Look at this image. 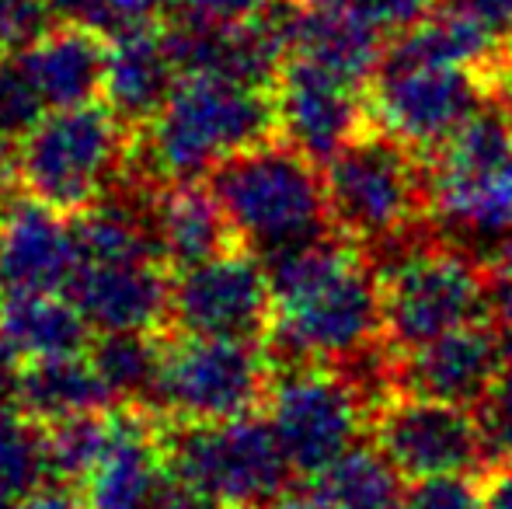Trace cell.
Here are the masks:
<instances>
[{
	"label": "cell",
	"instance_id": "6da1fadb",
	"mask_svg": "<svg viewBox=\"0 0 512 509\" xmlns=\"http://www.w3.org/2000/svg\"><path fill=\"white\" fill-rule=\"evenodd\" d=\"M276 290V325L265 349L276 370L328 363L359 377L373 394L391 391L377 262L342 234L265 258Z\"/></svg>",
	"mask_w": 512,
	"mask_h": 509
},
{
	"label": "cell",
	"instance_id": "7a4b0ae2",
	"mask_svg": "<svg viewBox=\"0 0 512 509\" xmlns=\"http://www.w3.org/2000/svg\"><path fill=\"white\" fill-rule=\"evenodd\" d=\"M272 136H279L272 88L189 74L161 116L133 133L129 161L157 182H185Z\"/></svg>",
	"mask_w": 512,
	"mask_h": 509
},
{
	"label": "cell",
	"instance_id": "3957f363",
	"mask_svg": "<svg viewBox=\"0 0 512 509\" xmlns=\"http://www.w3.org/2000/svg\"><path fill=\"white\" fill-rule=\"evenodd\" d=\"M425 157L432 231L492 262L512 241V116L492 102Z\"/></svg>",
	"mask_w": 512,
	"mask_h": 509
},
{
	"label": "cell",
	"instance_id": "277c9868",
	"mask_svg": "<svg viewBox=\"0 0 512 509\" xmlns=\"http://www.w3.org/2000/svg\"><path fill=\"white\" fill-rule=\"evenodd\" d=\"M241 245L262 258L331 234L324 164L283 136L227 157L206 175Z\"/></svg>",
	"mask_w": 512,
	"mask_h": 509
},
{
	"label": "cell",
	"instance_id": "5b68a950",
	"mask_svg": "<svg viewBox=\"0 0 512 509\" xmlns=\"http://www.w3.org/2000/svg\"><path fill=\"white\" fill-rule=\"evenodd\" d=\"M324 189L335 234L370 258L429 231V182L418 150L370 123L324 161Z\"/></svg>",
	"mask_w": 512,
	"mask_h": 509
},
{
	"label": "cell",
	"instance_id": "8992f818",
	"mask_svg": "<svg viewBox=\"0 0 512 509\" xmlns=\"http://www.w3.org/2000/svg\"><path fill=\"white\" fill-rule=\"evenodd\" d=\"M373 262L380 272L387 346L394 353L492 314L488 262L450 245L432 227Z\"/></svg>",
	"mask_w": 512,
	"mask_h": 509
},
{
	"label": "cell",
	"instance_id": "52a82bcc",
	"mask_svg": "<svg viewBox=\"0 0 512 509\" xmlns=\"http://www.w3.org/2000/svg\"><path fill=\"white\" fill-rule=\"evenodd\" d=\"M133 133L105 102L49 109L18 140L21 196L77 217L126 171Z\"/></svg>",
	"mask_w": 512,
	"mask_h": 509
},
{
	"label": "cell",
	"instance_id": "ba28073f",
	"mask_svg": "<svg viewBox=\"0 0 512 509\" xmlns=\"http://www.w3.org/2000/svg\"><path fill=\"white\" fill-rule=\"evenodd\" d=\"M164 464L171 478L185 482L220 509H272L297 475L269 419L258 415L227 422H168Z\"/></svg>",
	"mask_w": 512,
	"mask_h": 509
},
{
	"label": "cell",
	"instance_id": "9c48e42d",
	"mask_svg": "<svg viewBox=\"0 0 512 509\" xmlns=\"http://www.w3.org/2000/svg\"><path fill=\"white\" fill-rule=\"evenodd\" d=\"M276 363L265 342L168 332L157 412L168 422H227L269 405Z\"/></svg>",
	"mask_w": 512,
	"mask_h": 509
},
{
	"label": "cell",
	"instance_id": "30bf717a",
	"mask_svg": "<svg viewBox=\"0 0 512 509\" xmlns=\"http://www.w3.org/2000/svg\"><path fill=\"white\" fill-rule=\"evenodd\" d=\"M366 95L373 123L405 140L418 154H432L495 102V84L471 67L422 60L387 46L377 74L366 84Z\"/></svg>",
	"mask_w": 512,
	"mask_h": 509
},
{
	"label": "cell",
	"instance_id": "8fae6325",
	"mask_svg": "<svg viewBox=\"0 0 512 509\" xmlns=\"http://www.w3.org/2000/svg\"><path fill=\"white\" fill-rule=\"evenodd\" d=\"M377 398L359 377L328 363L276 370L265 419L297 475H314L370 433Z\"/></svg>",
	"mask_w": 512,
	"mask_h": 509
},
{
	"label": "cell",
	"instance_id": "7c38bea8",
	"mask_svg": "<svg viewBox=\"0 0 512 509\" xmlns=\"http://www.w3.org/2000/svg\"><path fill=\"white\" fill-rule=\"evenodd\" d=\"M373 447L411 482L436 475H485L492 468L478 408L391 391L373 405Z\"/></svg>",
	"mask_w": 512,
	"mask_h": 509
},
{
	"label": "cell",
	"instance_id": "4fadbf2b",
	"mask_svg": "<svg viewBox=\"0 0 512 509\" xmlns=\"http://www.w3.org/2000/svg\"><path fill=\"white\" fill-rule=\"evenodd\" d=\"M276 325V290L269 265L248 245L175 272L168 332L203 339L265 342Z\"/></svg>",
	"mask_w": 512,
	"mask_h": 509
},
{
	"label": "cell",
	"instance_id": "5bb4252c",
	"mask_svg": "<svg viewBox=\"0 0 512 509\" xmlns=\"http://www.w3.org/2000/svg\"><path fill=\"white\" fill-rule=\"evenodd\" d=\"M512 335L488 318L391 356V391L481 408L509 363Z\"/></svg>",
	"mask_w": 512,
	"mask_h": 509
},
{
	"label": "cell",
	"instance_id": "9a60e30c",
	"mask_svg": "<svg viewBox=\"0 0 512 509\" xmlns=\"http://www.w3.org/2000/svg\"><path fill=\"white\" fill-rule=\"evenodd\" d=\"M272 95L279 136L321 164L373 123L370 95L363 84L304 56H290L283 63Z\"/></svg>",
	"mask_w": 512,
	"mask_h": 509
},
{
	"label": "cell",
	"instance_id": "2e32d148",
	"mask_svg": "<svg viewBox=\"0 0 512 509\" xmlns=\"http://www.w3.org/2000/svg\"><path fill=\"white\" fill-rule=\"evenodd\" d=\"M171 279L175 272L161 258L126 262H81L67 283V297L98 332H140L168 328Z\"/></svg>",
	"mask_w": 512,
	"mask_h": 509
},
{
	"label": "cell",
	"instance_id": "e0dca14e",
	"mask_svg": "<svg viewBox=\"0 0 512 509\" xmlns=\"http://www.w3.org/2000/svg\"><path fill=\"white\" fill-rule=\"evenodd\" d=\"M164 433L168 419L154 408L115 405L112 440L102 461L81 485L88 509H147L161 485L168 482L164 464Z\"/></svg>",
	"mask_w": 512,
	"mask_h": 509
},
{
	"label": "cell",
	"instance_id": "ac0fdd59",
	"mask_svg": "<svg viewBox=\"0 0 512 509\" xmlns=\"http://www.w3.org/2000/svg\"><path fill=\"white\" fill-rule=\"evenodd\" d=\"M77 265L74 217L32 196L0 213V290H67Z\"/></svg>",
	"mask_w": 512,
	"mask_h": 509
},
{
	"label": "cell",
	"instance_id": "d6986e66",
	"mask_svg": "<svg viewBox=\"0 0 512 509\" xmlns=\"http://www.w3.org/2000/svg\"><path fill=\"white\" fill-rule=\"evenodd\" d=\"M182 70L164 42L161 25H140L119 32L108 49V77L102 102L115 112L129 133L143 129L161 116L168 98L175 95Z\"/></svg>",
	"mask_w": 512,
	"mask_h": 509
},
{
	"label": "cell",
	"instance_id": "ffe728a7",
	"mask_svg": "<svg viewBox=\"0 0 512 509\" xmlns=\"http://www.w3.org/2000/svg\"><path fill=\"white\" fill-rule=\"evenodd\" d=\"M112 39L98 28L56 21L28 49H21L28 74L49 109L102 102Z\"/></svg>",
	"mask_w": 512,
	"mask_h": 509
},
{
	"label": "cell",
	"instance_id": "44dd1931",
	"mask_svg": "<svg viewBox=\"0 0 512 509\" xmlns=\"http://www.w3.org/2000/svg\"><path fill=\"white\" fill-rule=\"evenodd\" d=\"M157 245H161L164 265L171 272H182L230 252L241 241L209 182L203 185L199 178H185V182H164L161 189Z\"/></svg>",
	"mask_w": 512,
	"mask_h": 509
},
{
	"label": "cell",
	"instance_id": "7402d4cb",
	"mask_svg": "<svg viewBox=\"0 0 512 509\" xmlns=\"http://www.w3.org/2000/svg\"><path fill=\"white\" fill-rule=\"evenodd\" d=\"M401 471L377 447L356 443L328 468L293 482L279 509H398L405 499Z\"/></svg>",
	"mask_w": 512,
	"mask_h": 509
},
{
	"label": "cell",
	"instance_id": "603a6c76",
	"mask_svg": "<svg viewBox=\"0 0 512 509\" xmlns=\"http://www.w3.org/2000/svg\"><path fill=\"white\" fill-rule=\"evenodd\" d=\"M0 335L25 363L88 353L95 328L63 290H0Z\"/></svg>",
	"mask_w": 512,
	"mask_h": 509
},
{
	"label": "cell",
	"instance_id": "cb8c5ba5",
	"mask_svg": "<svg viewBox=\"0 0 512 509\" xmlns=\"http://www.w3.org/2000/svg\"><path fill=\"white\" fill-rule=\"evenodd\" d=\"M384 49V32H377L342 0H307L304 4L293 56L321 63L366 88L384 60Z\"/></svg>",
	"mask_w": 512,
	"mask_h": 509
},
{
	"label": "cell",
	"instance_id": "d4e9b609",
	"mask_svg": "<svg viewBox=\"0 0 512 509\" xmlns=\"http://www.w3.org/2000/svg\"><path fill=\"white\" fill-rule=\"evenodd\" d=\"M18 405L32 419H39L42 426H56V422L77 419V415L115 408V398L108 391L105 377L91 363V356L77 353V356L25 363Z\"/></svg>",
	"mask_w": 512,
	"mask_h": 509
},
{
	"label": "cell",
	"instance_id": "484cf974",
	"mask_svg": "<svg viewBox=\"0 0 512 509\" xmlns=\"http://www.w3.org/2000/svg\"><path fill=\"white\" fill-rule=\"evenodd\" d=\"M164 349H168V328H140V332H98L88 356L105 377L115 405H140L157 412Z\"/></svg>",
	"mask_w": 512,
	"mask_h": 509
},
{
	"label": "cell",
	"instance_id": "4316f807",
	"mask_svg": "<svg viewBox=\"0 0 512 509\" xmlns=\"http://www.w3.org/2000/svg\"><path fill=\"white\" fill-rule=\"evenodd\" d=\"M53 482L49 429L21 405L0 408V485L18 499Z\"/></svg>",
	"mask_w": 512,
	"mask_h": 509
},
{
	"label": "cell",
	"instance_id": "83f0119b",
	"mask_svg": "<svg viewBox=\"0 0 512 509\" xmlns=\"http://www.w3.org/2000/svg\"><path fill=\"white\" fill-rule=\"evenodd\" d=\"M49 429V468H53V482L74 485L81 489L95 464L102 461L108 440H112V408L91 415H77V419L56 422Z\"/></svg>",
	"mask_w": 512,
	"mask_h": 509
},
{
	"label": "cell",
	"instance_id": "f1b7e54d",
	"mask_svg": "<svg viewBox=\"0 0 512 509\" xmlns=\"http://www.w3.org/2000/svg\"><path fill=\"white\" fill-rule=\"evenodd\" d=\"M46 112L49 105L42 102L21 53H0V136L14 143L25 140Z\"/></svg>",
	"mask_w": 512,
	"mask_h": 509
},
{
	"label": "cell",
	"instance_id": "f546056e",
	"mask_svg": "<svg viewBox=\"0 0 512 509\" xmlns=\"http://www.w3.org/2000/svg\"><path fill=\"white\" fill-rule=\"evenodd\" d=\"M53 25V0H0V53H21Z\"/></svg>",
	"mask_w": 512,
	"mask_h": 509
},
{
	"label": "cell",
	"instance_id": "4dcf8cb0",
	"mask_svg": "<svg viewBox=\"0 0 512 509\" xmlns=\"http://www.w3.org/2000/svg\"><path fill=\"white\" fill-rule=\"evenodd\" d=\"M398 509H485L481 485H474L467 475H436L418 478L405 489Z\"/></svg>",
	"mask_w": 512,
	"mask_h": 509
},
{
	"label": "cell",
	"instance_id": "1f68e13d",
	"mask_svg": "<svg viewBox=\"0 0 512 509\" xmlns=\"http://www.w3.org/2000/svg\"><path fill=\"white\" fill-rule=\"evenodd\" d=\"M342 4L352 7L363 21H370L377 32L394 39V35L422 25L439 7V0H342Z\"/></svg>",
	"mask_w": 512,
	"mask_h": 509
},
{
	"label": "cell",
	"instance_id": "d6a6232c",
	"mask_svg": "<svg viewBox=\"0 0 512 509\" xmlns=\"http://www.w3.org/2000/svg\"><path fill=\"white\" fill-rule=\"evenodd\" d=\"M478 415H481V426H485L488 447H492V464L512 457V353L502 377L492 387V394L478 408Z\"/></svg>",
	"mask_w": 512,
	"mask_h": 509
},
{
	"label": "cell",
	"instance_id": "836d02e7",
	"mask_svg": "<svg viewBox=\"0 0 512 509\" xmlns=\"http://www.w3.org/2000/svg\"><path fill=\"white\" fill-rule=\"evenodd\" d=\"M488 279H492V314L512 335V241H506L488 262Z\"/></svg>",
	"mask_w": 512,
	"mask_h": 509
},
{
	"label": "cell",
	"instance_id": "e575fe53",
	"mask_svg": "<svg viewBox=\"0 0 512 509\" xmlns=\"http://www.w3.org/2000/svg\"><path fill=\"white\" fill-rule=\"evenodd\" d=\"M178 4L182 0H112L115 18H119V32H129V28H140V25H157Z\"/></svg>",
	"mask_w": 512,
	"mask_h": 509
},
{
	"label": "cell",
	"instance_id": "d590c367",
	"mask_svg": "<svg viewBox=\"0 0 512 509\" xmlns=\"http://www.w3.org/2000/svg\"><path fill=\"white\" fill-rule=\"evenodd\" d=\"M269 0H182V11L203 14V18H216V21H248L255 18Z\"/></svg>",
	"mask_w": 512,
	"mask_h": 509
},
{
	"label": "cell",
	"instance_id": "8d00e7d4",
	"mask_svg": "<svg viewBox=\"0 0 512 509\" xmlns=\"http://www.w3.org/2000/svg\"><path fill=\"white\" fill-rule=\"evenodd\" d=\"M481 499L485 509H512V457L495 461L481 478Z\"/></svg>",
	"mask_w": 512,
	"mask_h": 509
},
{
	"label": "cell",
	"instance_id": "74e56055",
	"mask_svg": "<svg viewBox=\"0 0 512 509\" xmlns=\"http://www.w3.org/2000/svg\"><path fill=\"white\" fill-rule=\"evenodd\" d=\"M18 509H88V506H84L81 489L63 485V482H49V485H42V489H35L32 496L21 499Z\"/></svg>",
	"mask_w": 512,
	"mask_h": 509
},
{
	"label": "cell",
	"instance_id": "f35d334b",
	"mask_svg": "<svg viewBox=\"0 0 512 509\" xmlns=\"http://www.w3.org/2000/svg\"><path fill=\"white\" fill-rule=\"evenodd\" d=\"M21 377H25V360H21V356L14 353L11 342L0 335V408L18 405Z\"/></svg>",
	"mask_w": 512,
	"mask_h": 509
},
{
	"label": "cell",
	"instance_id": "ab89813d",
	"mask_svg": "<svg viewBox=\"0 0 512 509\" xmlns=\"http://www.w3.org/2000/svg\"><path fill=\"white\" fill-rule=\"evenodd\" d=\"M147 509H220L216 503H209L206 496H199L196 489H189L185 482L168 475V482L161 485V492L154 496V503Z\"/></svg>",
	"mask_w": 512,
	"mask_h": 509
},
{
	"label": "cell",
	"instance_id": "60d3db41",
	"mask_svg": "<svg viewBox=\"0 0 512 509\" xmlns=\"http://www.w3.org/2000/svg\"><path fill=\"white\" fill-rule=\"evenodd\" d=\"M21 196V175H18V143L0 136V213Z\"/></svg>",
	"mask_w": 512,
	"mask_h": 509
},
{
	"label": "cell",
	"instance_id": "b9f144b4",
	"mask_svg": "<svg viewBox=\"0 0 512 509\" xmlns=\"http://www.w3.org/2000/svg\"><path fill=\"white\" fill-rule=\"evenodd\" d=\"M450 4L471 11L474 18H481L485 25H492L495 32L512 35V0H450Z\"/></svg>",
	"mask_w": 512,
	"mask_h": 509
},
{
	"label": "cell",
	"instance_id": "7bdbcfd3",
	"mask_svg": "<svg viewBox=\"0 0 512 509\" xmlns=\"http://www.w3.org/2000/svg\"><path fill=\"white\" fill-rule=\"evenodd\" d=\"M495 102H499L502 109H506L509 116H512V70H509L506 77H502V84H499V95H495Z\"/></svg>",
	"mask_w": 512,
	"mask_h": 509
},
{
	"label": "cell",
	"instance_id": "ee69618b",
	"mask_svg": "<svg viewBox=\"0 0 512 509\" xmlns=\"http://www.w3.org/2000/svg\"><path fill=\"white\" fill-rule=\"evenodd\" d=\"M21 506V499L14 496V492H7L4 485H0V509H18Z\"/></svg>",
	"mask_w": 512,
	"mask_h": 509
},
{
	"label": "cell",
	"instance_id": "f6af8a7d",
	"mask_svg": "<svg viewBox=\"0 0 512 509\" xmlns=\"http://www.w3.org/2000/svg\"><path fill=\"white\" fill-rule=\"evenodd\" d=\"M234 509H265V506H234Z\"/></svg>",
	"mask_w": 512,
	"mask_h": 509
}]
</instances>
